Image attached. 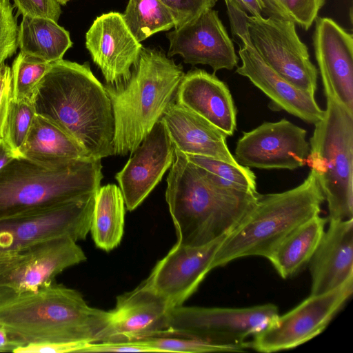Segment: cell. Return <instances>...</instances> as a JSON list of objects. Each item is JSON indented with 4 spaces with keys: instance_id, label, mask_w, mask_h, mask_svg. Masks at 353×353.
<instances>
[{
    "instance_id": "3",
    "label": "cell",
    "mask_w": 353,
    "mask_h": 353,
    "mask_svg": "<svg viewBox=\"0 0 353 353\" xmlns=\"http://www.w3.org/2000/svg\"><path fill=\"white\" fill-rule=\"evenodd\" d=\"M165 200L177 243L200 246L229 234L255 203L259 193L241 191L219 182L175 149L166 179Z\"/></svg>"
},
{
    "instance_id": "27",
    "label": "cell",
    "mask_w": 353,
    "mask_h": 353,
    "mask_svg": "<svg viewBox=\"0 0 353 353\" xmlns=\"http://www.w3.org/2000/svg\"><path fill=\"white\" fill-rule=\"evenodd\" d=\"M125 223V202L117 185L100 187L95 196L90 232L97 247L110 251L121 242Z\"/></svg>"
},
{
    "instance_id": "26",
    "label": "cell",
    "mask_w": 353,
    "mask_h": 353,
    "mask_svg": "<svg viewBox=\"0 0 353 353\" xmlns=\"http://www.w3.org/2000/svg\"><path fill=\"white\" fill-rule=\"evenodd\" d=\"M72 46L68 31L57 22L48 18L23 17L18 30L20 52L53 63L63 59Z\"/></svg>"
},
{
    "instance_id": "22",
    "label": "cell",
    "mask_w": 353,
    "mask_h": 353,
    "mask_svg": "<svg viewBox=\"0 0 353 353\" xmlns=\"http://www.w3.org/2000/svg\"><path fill=\"white\" fill-rule=\"evenodd\" d=\"M329 221L308 263L310 295L326 293L353 278V219Z\"/></svg>"
},
{
    "instance_id": "42",
    "label": "cell",
    "mask_w": 353,
    "mask_h": 353,
    "mask_svg": "<svg viewBox=\"0 0 353 353\" xmlns=\"http://www.w3.org/2000/svg\"><path fill=\"white\" fill-rule=\"evenodd\" d=\"M61 5H65L69 0H57Z\"/></svg>"
},
{
    "instance_id": "7",
    "label": "cell",
    "mask_w": 353,
    "mask_h": 353,
    "mask_svg": "<svg viewBox=\"0 0 353 353\" xmlns=\"http://www.w3.org/2000/svg\"><path fill=\"white\" fill-rule=\"evenodd\" d=\"M321 76L327 107L314 123L305 163L313 170L327 202L329 221L353 219V112Z\"/></svg>"
},
{
    "instance_id": "15",
    "label": "cell",
    "mask_w": 353,
    "mask_h": 353,
    "mask_svg": "<svg viewBox=\"0 0 353 353\" xmlns=\"http://www.w3.org/2000/svg\"><path fill=\"white\" fill-rule=\"evenodd\" d=\"M170 42L168 55H181L185 63L208 65L214 72L221 69L232 70L239 58L233 43L212 8L193 21L167 34Z\"/></svg>"
},
{
    "instance_id": "43",
    "label": "cell",
    "mask_w": 353,
    "mask_h": 353,
    "mask_svg": "<svg viewBox=\"0 0 353 353\" xmlns=\"http://www.w3.org/2000/svg\"><path fill=\"white\" fill-rule=\"evenodd\" d=\"M224 1H225V2H233V3H236L234 0H224Z\"/></svg>"
},
{
    "instance_id": "34",
    "label": "cell",
    "mask_w": 353,
    "mask_h": 353,
    "mask_svg": "<svg viewBox=\"0 0 353 353\" xmlns=\"http://www.w3.org/2000/svg\"><path fill=\"white\" fill-rule=\"evenodd\" d=\"M14 8L10 0H0V66L18 48L19 26Z\"/></svg>"
},
{
    "instance_id": "4",
    "label": "cell",
    "mask_w": 353,
    "mask_h": 353,
    "mask_svg": "<svg viewBox=\"0 0 353 353\" xmlns=\"http://www.w3.org/2000/svg\"><path fill=\"white\" fill-rule=\"evenodd\" d=\"M184 74L162 52L143 48L129 79L105 85L114 117V155L133 153L175 100Z\"/></svg>"
},
{
    "instance_id": "24",
    "label": "cell",
    "mask_w": 353,
    "mask_h": 353,
    "mask_svg": "<svg viewBox=\"0 0 353 353\" xmlns=\"http://www.w3.org/2000/svg\"><path fill=\"white\" fill-rule=\"evenodd\" d=\"M19 157L44 165L92 158L73 138L45 118L35 114Z\"/></svg>"
},
{
    "instance_id": "23",
    "label": "cell",
    "mask_w": 353,
    "mask_h": 353,
    "mask_svg": "<svg viewBox=\"0 0 353 353\" xmlns=\"http://www.w3.org/2000/svg\"><path fill=\"white\" fill-rule=\"evenodd\" d=\"M175 101L200 115L228 136L236 130V111L227 85L214 74L194 69L184 74Z\"/></svg>"
},
{
    "instance_id": "10",
    "label": "cell",
    "mask_w": 353,
    "mask_h": 353,
    "mask_svg": "<svg viewBox=\"0 0 353 353\" xmlns=\"http://www.w3.org/2000/svg\"><path fill=\"white\" fill-rule=\"evenodd\" d=\"M96 194L0 219V252H14L61 236L76 241L85 239L90 229Z\"/></svg>"
},
{
    "instance_id": "39",
    "label": "cell",
    "mask_w": 353,
    "mask_h": 353,
    "mask_svg": "<svg viewBox=\"0 0 353 353\" xmlns=\"http://www.w3.org/2000/svg\"><path fill=\"white\" fill-rule=\"evenodd\" d=\"M235 2L245 11L252 16H259L265 12V6L261 0H234Z\"/></svg>"
},
{
    "instance_id": "28",
    "label": "cell",
    "mask_w": 353,
    "mask_h": 353,
    "mask_svg": "<svg viewBox=\"0 0 353 353\" xmlns=\"http://www.w3.org/2000/svg\"><path fill=\"white\" fill-rule=\"evenodd\" d=\"M123 19L137 41L175 26L170 11L161 0H129Z\"/></svg>"
},
{
    "instance_id": "11",
    "label": "cell",
    "mask_w": 353,
    "mask_h": 353,
    "mask_svg": "<svg viewBox=\"0 0 353 353\" xmlns=\"http://www.w3.org/2000/svg\"><path fill=\"white\" fill-rule=\"evenodd\" d=\"M246 26L250 41L262 59L285 80L314 96L318 71L296 24L274 16L247 15Z\"/></svg>"
},
{
    "instance_id": "8",
    "label": "cell",
    "mask_w": 353,
    "mask_h": 353,
    "mask_svg": "<svg viewBox=\"0 0 353 353\" xmlns=\"http://www.w3.org/2000/svg\"><path fill=\"white\" fill-rule=\"evenodd\" d=\"M279 315L272 303L246 307H205L180 305L168 314V333L219 345H243Z\"/></svg>"
},
{
    "instance_id": "38",
    "label": "cell",
    "mask_w": 353,
    "mask_h": 353,
    "mask_svg": "<svg viewBox=\"0 0 353 353\" xmlns=\"http://www.w3.org/2000/svg\"><path fill=\"white\" fill-rule=\"evenodd\" d=\"M12 98V70L4 63L0 67V140L3 139L6 120Z\"/></svg>"
},
{
    "instance_id": "17",
    "label": "cell",
    "mask_w": 353,
    "mask_h": 353,
    "mask_svg": "<svg viewBox=\"0 0 353 353\" xmlns=\"http://www.w3.org/2000/svg\"><path fill=\"white\" fill-rule=\"evenodd\" d=\"M85 46L106 84L114 86L129 79L143 48L122 14L116 12L103 14L94 21L85 34Z\"/></svg>"
},
{
    "instance_id": "37",
    "label": "cell",
    "mask_w": 353,
    "mask_h": 353,
    "mask_svg": "<svg viewBox=\"0 0 353 353\" xmlns=\"http://www.w3.org/2000/svg\"><path fill=\"white\" fill-rule=\"evenodd\" d=\"M79 352H151L150 349L138 340L88 343Z\"/></svg>"
},
{
    "instance_id": "45",
    "label": "cell",
    "mask_w": 353,
    "mask_h": 353,
    "mask_svg": "<svg viewBox=\"0 0 353 353\" xmlns=\"http://www.w3.org/2000/svg\"><path fill=\"white\" fill-rule=\"evenodd\" d=\"M1 67V66H0Z\"/></svg>"
},
{
    "instance_id": "32",
    "label": "cell",
    "mask_w": 353,
    "mask_h": 353,
    "mask_svg": "<svg viewBox=\"0 0 353 353\" xmlns=\"http://www.w3.org/2000/svg\"><path fill=\"white\" fill-rule=\"evenodd\" d=\"M32 101H17L12 98L10 101L3 132V139L19 157L35 116Z\"/></svg>"
},
{
    "instance_id": "13",
    "label": "cell",
    "mask_w": 353,
    "mask_h": 353,
    "mask_svg": "<svg viewBox=\"0 0 353 353\" xmlns=\"http://www.w3.org/2000/svg\"><path fill=\"white\" fill-rule=\"evenodd\" d=\"M306 130L283 119L244 132L234 151L236 162L260 169L295 170L305 165L310 152Z\"/></svg>"
},
{
    "instance_id": "25",
    "label": "cell",
    "mask_w": 353,
    "mask_h": 353,
    "mask_svg": "<svg viewBox=\"0 0 353 353\" xmlns=\"http://www.w3.org/2000/svg\"><path fill=\"white\" fill-rule=\"evenodd\" d=\"M327 222L319 214L311 218L288 235L268 258L283 279L294 276L309 263Z\"/></svg>"
},
{
    "instance_id": "19",
    "label": "cell",
    "mask_w": 353,
    "mask_h": 353,
    "mask_svg": "<svg viewBox=\"0 0 353 353\" xmlns=\"http://www.w3.org/2000/svg\"><path fill=\"white\" fill-rule=\"evenodd\" d=\"M243 43L239 45V55L242 65L236 72L250 81L271 100L272 107L314 124L325 115V110L317 104L314 96L298 88L273 69L260 57L252 46L248 32L239 37Z\"/></svg>"
},
{
    "instance_id": "20",
    "label": "cell",
    "mask_w": 353,
    "mask_h": 353,
    "mask_svg": "<svg viewBox=\"0 0 353 353\" xmlns=\"http://www.w3.org/2000/svg\"><path fill=\"white\" fill-rule=\"evenodd\" d=\"M314 46L321 75L353 112V36L328 17H316Z\"/></svg>"
},
{
    "instance_id": "40",
    "label": "cell",
    "mask_w": 353,
    "mask_h": 353,
    "mask_svg": "<svg viewBox=\"0 0 353 353\" xmlns=\"http://www.w3.org/2000/svg\"><path fill=\"white\" fill-rule=\"evenodd\" d=\"M19 345L10 337L7 330L0 325V352H13Z\"/></svg>"
},
{
    "instance_id": "35",
    "label": "cell",
    "mask_w": 353,
    "mask_h": 353,
    "mask_svg": "<svg viewBox=\"0 0 353 353\" xmlns=\"http://www.w3.org/2000/svg\"><path fill=\"white\" fill-rule=\"evenodd\" d=\"M175 20L174 28L188 23L205 10L212 8L217 0H161Z\"/></svg>"
},
{
    "instance_id": "18",
    "label": "cell",
    "mask_w": 353,
    "mask_h": 353,
    "mask_svg": "<svg viewBox=\"0 0 353 353\" xmlns=\"http://www.w3.org/2000/svg\"><path fill=\"white\" fill-rule=\"evenodd\" d=\"M170 309L145 281L117 298L102 342L128 341L168 333Z\"/></svg>"
},
{
    "instance_id": "2",
    "label": "cell",
    "mask_w": 353,
    "mask_h": 353,
    "mask_svg": "<svg viewBox=\"0 0 353 353\" xmlns=\"http://www.w3.org/2000/svg\"><path fill=\"white\" fill-rule=\"evenodd\" d=\"M32 102L36 114L73 138L91 157L114 155L111 101L88 62L51 63Z\"/></svg>"
},
{
    "instance_id": "29",
    "label": "cell",
    "mask_w": 353,
    "mask_h": 353,
    "mask_svg": "<svg viewBox=\"0 0 353 353\" xmlns=\"http://www.w3.org/2000/svg\"><path fill=\"white\" fill-rule=\"evenodd\" d=\"M185 154L188 161L213 174L219 183L241 191L258 193L256 176L248 167L241 165L235 166L203 156Z\"/></svg>"
},
{
    "instance_id": "12",
    "label": "cell",
    "mask_w": 353,
    "mask_h": 353,
    "mask_svg": "<svg viewBox=\"0 0 353 353\" xmlns=\"http://www.w3.org/2000/svg\"><path fill=\"white\" fill-rule=\"evenodd\" d=\"M86 260L77 241L61 236L0 254V286L36 290L53 282L64 270Z\"/></svg>"
},
{
    "instance_id": "44",
    "label": "cell",
    "mask_w": 353,
    "mask_h": 353,
    "mask_svg": "<svg viewBox=\"0 0 353 353\" xmlns=\"http://www.w3.org/2000/svg\"><path fill=\"white\" fill-rule=\"evenodd\" d=\"M1 254V252H0V254Z\"/></svg>"
},
{
    "instance_id": "33",
    "label": "cell",
    "mask_w": 353,
    "mask_h": 353,
    "mask_svg": "<svg viewBox=\"0 0 353 353\" xmlns=\"http://www.w3.org/2000/svg\"><path fill=\"white\" fill-rule=\"evenodd\" d=\"M265 13L293 21L302 28L308 30L325 0H261Z\"/></svg>"
},
{
    "instance_id": "1",
    "label": "cell",
    "mask_w": 353,
    "mask_h": 353,
    "mask_svg": "<svg viewBox=\"0 0 353 353\" xmlns=\"http://www.w3.org/2000/svg\"><path fill=\"white\" fill-rule=\"evenodd\" d=\"M110 319V311L89 306L80 292L62 284L22 291L0 286V325L19 347L102 342Z\"/></svg>"
},
{
    "instance_id": "5",
    "label": "cell",
    "mask_w": 353,
    "mask_h": 353,
    "mask_svg": "<svg viewBox=\"0 0 353 353\" xmlns=\"http://www.w3.org/2000/svg\"><path fill=\"white\" fill-rule=\"evenodd\" d=\"M325 201L313 170L294 188L259 194L251 210L223 239L215 253L212 269L245 256L267 259L296 228L319 215Z\"/></svg>"
},
{
    "instance_id": "21",
    "label": "cell",
    "mask_w": 353,
    "mask_h": 353,
    "mask_svg": "<svg viewBox=\"0 0 353 353\" xmlns=\"http://www.w3.org/2000/svg\"><path fill=\"white\" fill-rule=\"evenodd\" d=\"M176 150L186 154L239 164L229 150L228 135L188 108L173 101L160 119Z\"/></svg>"
},
{
    "instance_id": "16",
    "label": "cell",
    "mask_w": 353,
    "mask_h": 353,
    "mask_svg": "<svg viewBox=\"0 0 353 353\" xmlns=\"http://www.w3.org/2000/svg\"><path fill=\"white\" fill-rule=\"evenodd\" d=\"M174 153L175 148L159 120L115 175L128 210L136 209L160 182L172 165Z\"/></svg>"
},
{
    "instance_id": "6",
    "label": "cell",
    "mask_w": 353,
    "mask_h": 353,
    "mask_svg": "<svg viewBox=\"0 0 353 353\" xmlns=\"http://www.w3.org/2000/svg\"><path fill=\"white\" fill-rule=\"evenodd\" d=\"M101 159H77L54 166L17 157L0 170V219L95 194Z\"/></svg>"
},
{
    "instance_id": "9",
    "label": "cell",
    "mask_w": 353,
    "mask_h": 353,
    "mask_svg": "<svg viewBox=\"0 0 353 353\" xmlns=\"http://www.w3.org/2000/svg\"><path fill=\"white\" fill-rule=\"evenodd\" d=\"M352 293L351 278L326 293L310 295L252 336L250 347L270 353L293 349L307 342L323 332Z\"/></svg>"
},
{
    "instance_id": "14",
    "label": "cell",
    "mask_w": 353,
    "mask_h": 353,
    "mask_svg": "<svg viewBox=\"0 0 353 353\" xmlns=\"http://www.w3.org/2000/svg\"><path fill=\"white\" fill-rule=\"evenodd\" d=\"M228 234L200 246L176 243L156 264L145 283L166 302L170 310L182 305L212 270L215 253Z\"/></svg>"
},
{
    "instance_id": "31",
    "label": "cell",
    "mask_w": 353,
    "mask_h": 353,
    "mask_svg": "<svg viewBox=\"0 0 353 353\" xmlns=\"http://www.w3.org/2000/svg\"><path fill=\"white\" fill-rule=\"evenodd\" d=\"M50 63L19 52L11 68L13 99L32 101L37 86Z\"/></svg>"
},
{
    "instance_id": "36",
    "label": "cell",
    "mask_w": 353,
    "mask_h": 353,
    "mask_svg": "<svg viewBox=\"0 0 353 353\" xmlns=\"http://www.w3.org/2000/svg\"><path fill=\"white\" fill-rule=\"evenodd\" d=\"M22 17H43L58 21L61 13L57 0H12Z\"/></svg>"
},
{
    "instance_id": "30",
    "label": "cell",
    "mask_w": 353,
    "mask_h": 353,
    "mask_svg": "<svg viewBox=\"0 0 353 353\" xmlns=\"http://www.w3.org/2000/svg\"><path fill=\"white\" fill-rule=\"evenodd\" d=\"M151 352H242L249 347L243 345H219L181 335L165 334L141 339Z\"/></svg>"
},
{
    "instance_id": "41",
    "label": "cell",
    "mask_w": 353,
    "mask_h": 353,
    "mask_svg": "<svg viewBox=\"0 0 353 353\" xmlns=\"http://www.w3.org/2000/svg\"><path fill=\"white\" fill-rule=\"evenodd\" d=\"M17 156L4 139L0 140V170Z\"/></svg>"
}]
</instances>
